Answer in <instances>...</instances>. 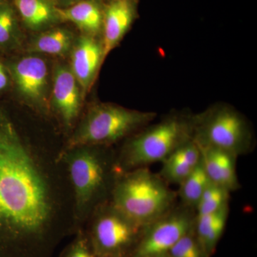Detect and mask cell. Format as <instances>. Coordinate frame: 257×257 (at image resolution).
Returning a JSON list of instances; mask_svg holds the SVG:
<instances>
[{
	"label": "cell",
	"mask_w": 257,
	"mask_h": 257,
	"mask_svg": "<svg viewBox=\"0 0 257 257\" xmlns=\"http://www.w3.org/2000/svg\"><path fill=\"white\" fill-rule=\"evenodd\" d=\"M63 149L38 148L0 107V257H53L79 231Z\"/></svg>",
	"instance_id": "1"
},
{
	"label": "cell",
	"mask_w": 257,
	"mask_h": 257,
	"mask_svg": "<svg viewBox=\"0 0 257 257\" xmlns=\"http://www.w3.org/2000/svg\"><path fill=\"white\" fill-rule=\"evenodd\" d=\"M101 147L86 145L64 149L62 152L79 230L84 227L96 208L104 204L116 177L115 160Z\"/></svg>",
	"instance_id": "2"
},
{
	"label": "cell",
	"mask_w": 257,
	"mask_h": 257,
	"mask_svg": "<svg viewBox=\"0 0 257 257\" xmlns=\"http://www.w3.org/2000/svg\"><path fill=\"white\" fill-rule=\"evenodd\" d=\"M111 194L113 207L140 227L165 215L174 199L163 180L145 167L119 172Z\"/></svg>",
	"instance_id": "3"
},
{
	"label": "cell",
	"mask_w": 257,
	"mask_h": 257,
	"mask_svg": "<svg viewBox=\"0 0 257 257\" xmlns=\"http://www.w3.org/2000/svg\"><path fill=\"white\" fill-rule=\"evenodd\" d=\"M194 116L173 115L135 135L125 145L116 172H126L164 162L177 149L193 140Z\"/></svg>",
	"instance_id": "4"
},
{
	"label": "cell",
	"mask_w": 257,
	"mask_h": 257,
	"mask_svg": "<svg viewBox=\"0 0 257 257\" xmlns=\"http://www.w3.org/2000/svg\"><path fill=\"white\" fill-rule=\"evenodd\" d=\"M156 116L152 111L126 109L114 104L93 108L64 149L79 146H105L116 143L150 124Z\"/></svg>",
	"instance_id": "5"
},
{
	"label": "cell",
	"mask_w": 257,
	"mask_h": 257,
	"mask_svg": "<svg viewBox=\"0 0 257 257\" xmlns=\"http://www.w3.org/2000/svg\"><path fill=\"white\" fill-rule=\"evenodd\" d=\"M194 141L237 157L251 148L253 135L246 118L228 104H219L194 116Z\"/></svg>",
	"instance_id": "6"
},
{
	"label": "cell",
	"mask_w": 257,
	"mask_h": 257,
	"mask_svg": "<svg viewBox=\"0 0 257 257\" xmlns=\"http://www.w3.org/2000/svg\"><path fill=\"white\" fill-rule=\"evenodd\" d=\"M88 221L84 230L98 257H124L141 228L111 203L96 208Z\"/></svg>",
	"instance_id": "7"
},
{
	"label": "cell",
	"mask_w": 257,
	"mask_h": 257,
	"mask_svg": "<svg viewBox=\"0 0 257 257\" xmlns=\"http://www.w3.org/2000/svg\"><path fill=\"white\" fill-rule=\"evenodd\" d=\"M194 218L187 210L167 214L150 224V229L133 257H160L170 251L184 235L190 232Z\"/></svg>",
	"instance_id": "8"
},
{
	"label": "cell",
	"mask_w": 257,
	"mask_h": 257,
	"mask_svg": "<svg viewBox=\"0 0 257 257\" xmlns=\"http://www.w3.org/2000/svg\"><path fill=\"white\" fill-rule=\"evenodd\" d=\"M139 0H111L104 7L103 56L108 55L119 45L138 17Z\"/></svg>",
	"instance_id": "9"
},
{
	"label": "cell",
	"mask_w": 257,
	"mask_h": 257,
	"mask_svg": "<svg viewBox=\"0 0 257 257\" xmlns=\"http://www.w3.org/2000/svg\"><path fill=\"white\" fill-rule=\"evenodd\" d=\"M79 85L72 71L64 67L57 69L54 82V106L67 128L72 126L80 110Z\"/></svg>",
	"instance_id": "10"
},
{
	"label": "cell",
	"mask_w": 257,
	"mask_h": 257,
	"mask_svg": "<svg viewBox=\"0 0 257 257\" xmlns=\"http://www.w3.org/2000/svg\"><path fill=\"white\" fill-rule=\"evenodd\" d=\"M13 71L20 92L32 102L42 101L47 79V67L45 61L40 57H25L15 64Z\"/></svg>",
	"instance_id": "11"
},
{
	"label": "cell",
	"mask_w": 257,
	"mask_h": 257,
	"mask_svg": "<svg viewBox=\"0 0 257 257\" xmlns=\"http://www.w3.org/2000/svg\"><path fill=\"white\" fill-rule=\"evenodd\" d=\"M102 45L91 36L81 37L72 53V73L83 90L92 84L102 63Z\"/></svg>",
	"instance_id": "12"
},
{
	"label": "cell",
	"mask_w": 257,
	"mask_h": 257,
	"mask_svg": "<svg viewBox=\"0 0 257 257\" xmlns=\"http://www.w3.org/2000/svg\"><path fill=\"white\" fill-rule=\"evenodd\" d=\"M198 146L200 149L201 162L211 183L229 192L237 189L236 157L217 149Z\"/></svg>",
	"instance_id": "13"
},
{
	"label": "cell",
	"mask_w": 257,
	"mask_h": 257,
	"mask_svg": "<svg viewBox=\"0 0 257 257\" xmlns=\"http://www.w3.org/2000/svg\"><path fill=\"white\" fill-rule=\"evenodd\" d=\"M104 7L99 0H82L69 8H57L58 18L74 24L90 35L102 30Z\"/></svg>",
	"instance_id": "14"
},
{
	"label": "cell",
	"mask_w": 257,
	"mask_h": 257,
	"mask_svg": "<svg viewBox=\"0 0 257 257\" xmlns=\"http://www.w3.org/2000/svg\"><path fill=\"white\" fill-rule=\"evenodd\" d=\"M200 162V149L192 140L179 147L164 161L162 176L169 182L181 184Z\"/></svg>",
	"instance_id": "15"
},
{
	"label": "cell",
	"mask_w": 257,
	"mask_h": 257,
	"mask_svg": "<svg viewBox=\"0 0 257 257\" xmlns=\"http://www.w3.org/2000/svg\"><path fill=\"white\" fill-rule=\"evenodd\" d=\"M24 23L38 30L50 25L58 18L57 8L50 0H13Z\"/></svg>",
	"instance_id": "16"
},
{
	"label": "cell",
	"mask_w": 257,
	"mask_h": 257,
	"mask_svg": "<svg viewBox=\"0 0 257 257\" xmlns=\"http://www.w3.org/2000/svg\"><path fill=\"white\" fill-rule=\"evenodd\" d=\"M228 207L205 215L197 216L198 242L205 253H210L220 239L226 226Z\"/></svg>",
	"instance_id": "17"
},
{
	"label": "cell",
	"mask_w": 257,
	"mask_h": 257,
	"mask_svg": "<svg viewBox=\"0 0 257 257\" xmlns=\"http://www.w3.org/2000/svg\"><path fill=\"white\" fill-rule=\"evenodd\" d=\"M211 183L202 162L194 168L190 175L181 183L180 197L188 207H197L204 190Z\"/></svg>",
	"instance_id": "18"
},
{
	"label": "cell",
	"mask_w": 257,
	"mask_h": 257,
	"mask_svg": "<svg viewBox=\"0 0 257 257\" xmlns=\"http://www.w3.org/2000/svg\"><path fill=\"white\" fill-rule=\"evenodd\" d=\"M72 35L65 29H55L40 35L35 44L37 52L49 55H62L72 45Z\"/></svg>",
	"instance_id": "19"
},
{
	"label": "cell",
	"mask_w": 257,
	"mask_h": 257,
	"mask_svg": "<svg viewBox=\"0 0 257 257\" xmlns=\"http://www.w3.org/2000/svg\"><path fill=\"white\" fill-rule=\"evenodd\" d=\"M229 191L211 183L204 190L197 205V216L205 215L227 207Z\"/></svg>",
	"instance_id": "20"
},
{
	"label": "cell",
	"mask_w": 257,
	"mask_h": 257,
	"mask_svg": "<svg viewBox=\"0 0 257 257\" xmlns=\"http://www.w3.org/2000/svg\"><path fill=\"white\" fill-rule=\"evenodd\" d=\"M18 22L13 7L7 3H0V47H8L16 38Z\"/></svg>",
	"instance_id": "21"
},
{
	"label": "cell",
	"mask_w": 257,
	"mask_h": 257,
	"mask_svg": "<svg viewBox=\"0 0 257 257\" xmlns=\"http://www.w3.org/2000/svg\"><path fill=\"white\" fill-rule=\"evenodd\" d=\"M74 236L72 242L64 248L60 257H98L84 229H79Z\"/></svg>",
	"instance_id": "22"
},
{
	"label": "cell",
	"mask_w": 257,
	"mask_h": 257,
	"mask_svg": "<svg viewBox=\"0 0 257 257\" xmlns=\"http://www.w3.org/2000/svg\"><path fill=\"white\" fill-rule=\"evenodd\" d=\"M168 253L171 257H202V255L199 242L190 236V232L181 238Z\"/></svg>",
	"instance_id": "23"
},
{
	"label": "cell",
	"mask_w": 257,
	"mask_h": 257,
	"mask_svg": "<svg viewBox=\"0 0 257 257\" xmlns=\"http://www.w3.org/2000/svg\"><path fill=\"white\" fill-rule=\"evenodd\" d=\"M8 84V78L5 72L4 67L0 64V91L3 90L7 87Z\"/></svg>",
	"instance_id": "24"
},
{
	"label": "cell",
	"mask_w": 257,
	"mask_h": 257,
	"mask_svg": "<svg viewBox=\"0 0 257 257\" xmlns=\"http://www.w3.org/2000/svg\"><path fill=\"white\" fill-rule=\"evenodd\" d=\"M5 2V0H0V3H4Z\"/></svg>",
	"instance_id": "25"
},
{
	"label": "cell",
	"mask_w": 257,
	"mask_h": 257,
	"mask_svg": "<svg viewBox=\"0 0 257 257\" xmlns=\"http://www.w3.org/2000/svg\"><path fill=\"white\" fill-rule=\"evenodd\" d=\"M109 1H111V0H108V2H109Z\"/></svg>",
	"instance_id": "26"
}]
</instances>
